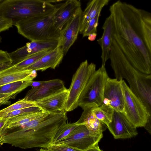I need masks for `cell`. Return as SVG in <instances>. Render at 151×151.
I'll list each match as a JSON object with an SVG mask.
<instances>
[{"label": "cell", "instance_id": "6da1fadb", "mask_svg": "<svg viewBox=\"0 0 151 151\" xmlns=\"http://www.w3.org/2000/svg\"><path fill=\"white\" fill-rule=\"evenodd\" d=\"M113 17V37L132 66L141 73L151 74V53L143 40L140 9L120 0L109 7Z\"/></svg>", "mask_w": 151, "mask_h": 151}, {"label": "cell", "instance_id": "7a4b0ae2", "mask_svg": "<svg viewBox=\"0 0 151 151\" xmlns=\"http://www.w3.org/2000/svg\"><path fill=\"white\" fill-rule=\"evenodd\" d=\"M66 112L50 113L47 118L37 126L29 128L23 125L7 129L0 137V144L5 143L21 149L34 147L47 149L52 145L58 129L67 123Z\"/></svg>", "mask_w": 151, "mask_h": 151}, {"label": "cell", "instance_id": "3957f363", "mask_svg": "<svg viewBox=\"0 0 151 151\" xmlns=\"http://www.w3.org/2000/svg\"><path fill=\"white\" fill-rule=\"evenodd\" d=\"M111 66L115 78L125 79L133 93L145 106L151 116V75L143 73L129 61L113 37L110 52Z\"/></svg>", "mask_w": 151, "mask_h": 151}, {"label": "cell", "instance_id": "277c9868", "mask_svg": "<svg viewBox=\"0 0 151 151\" xmlns=\"http://www.w3.org/2000/svg\"><path fill=\"white\" fill-rule=\"evenodd\" d=\"M54 12L13 21V25L16 27L19 34L31 41L58 40L60 32L54 25Z\"/></svg>", "mask_w": 151, "mask_h": 151}, {"label": "cell", "instance_id": "5b68a950", "mask_svg": "<svg viewBox=\"0 0 151 151\" xmlns=\"http://www.w3.org/2000/svg\"><path fill=\"white\" fill-rule=\"evenodd\" d=\"M56 7L51 0H0V15L13 21L49 14Z\"/></svg>", "mask_w": 151, "mask_h": 151}, {"label": "cell", "instance_id": "8992f818", "mask_svg": "<svg viewBox=\"0 0 151 151\" xmlns=\"http://www.w3.org/2000/svg\"><path fill=\"white\" fill-rule=\"evenodd\" d=\"M96 65L89 64L86 60L80 65L73 76L68 89V94L65 103V111H73L78 106L79 101L90 78L95 72Z\"/></svg>", "mask_w": 151, "mask_h": 151}, {"label": "cell", "instance_id": "52a82bcc", "mask_svg": "<svg viewBox=\"0 0 151 151\" xmlns=\"http://www.w3.org/2000/svg\"><path fill=\"white\" fill-rule=\"evenodd\" d=\"M109 76L105 66H101L90 78L80 98L78 106L83 109L85 106L102 104L105 85Z\"/></svg>", "mask_w": 151, "mask_h": 151}, {"label": "cell", "instance_id": "ba28073f", "mask_svg": "<svg viewBox=\"0 0 151 151\" xmlns=\"http://www.w3.org/2000/svg\"><path fill=\"white\" fill-rule=\"evenodd\" d=\"M124 100V107L122 113L136 128L144 127L149 116L140 100L131 91L123 80H120Z\"/></svg>", "mask_w": 151, "mask_h": 151}, {"label": "cell", "instance_id": "9c48e42d", "mask_svg": "<svg viewBox=\"0 0 151 151\" xmlns=\"http://www.w3.org/2000/svg\"><path fill=\"white\" fill-rule=\"evenodd\" d=\"M103 136V133L94 132L85 125L79 124L65 138L55 144H64L86 150L98 144Z\"/></svg>", "mask_w": 151, "mask_h": 151}, {"label": "cell", "instance_id": "30bf717a", "mask_svg": "<svg viewBox=\"0 0 151 151\" xmlns=\"http://www.w3.org/2000/svg\"><path fill=\"white\" fill-rule=\"evenodd\" d=\"M102 104L109 105L117 112H123L124 100L121 80L108 78L104 88Z\"/></svg>", "mask_w": 151, "mask_h": 151}, {"label": "cell", "instance_id": "8fae6325", "mask_svg": "<svg viewBox=\"0 0 151 151\" xmlns=\"http://www.w3.org/2000/svg\"><path fill=\"white\" fill-rule=\"evenodd\" d=\"M58 40L31 41L24 46L9 53L12 61L15 65L28 57L35 54L45 50H51L58 46Z\"/></svg>", "mask_w": 151, "mask_h": 151}, {"label": "cell", "instance_id": "7c38bea8", "mask_svg": "<svg viewBox=\"0 0 151 151\" xmlns=\"http://www.w3.org/2000/svg\"><path fill=\"white\" fill-rule=\"evenodd\" d=\"M107 127L115 139L130 138L138 134L137 128L122 113L114 110L111 122Z\"/></svg>", "mask_w": 151, "mask_h": 151}, {"label": "cell", "instance_id": "4fadbf2b", "mask_svg": "<svg viewBox=\"0 0 151 151\" xmlns=\"http://www.w3.org/2000/svg\"><path fill=\"white\" fill-rule=\"evenodd\" d=\"M81 9L80 1L68 0L56 7L53 15L55 28L60 32Z\"/></svg>", "mask_w": 151, "mask_h": 151}, {"label": "cell", "instance_id": "5bb4252c", "mask_svg": "<svg viewBox=\"0 0 151 151\" xmlns=\"http://www.w3.org/2000/svg\"><path fill=\"white\" fill-rule=\"evenodd\" d=\"M83 13L81 9L60 32L58 46L61 48L64 56L77 39L80 32Z\"/></svg>", "mask_w": 151, "mask_h": 151}, {"label": "cell", "instance_id": "9a60e30c", "mask_svg": "<svg viewBox=\"0 0 151 151\" xmlns=\"http://www.w3.org/2000/svg\"><path fill=\"white\" fill-rule=\"evenodd\" d=\"M66 89L63 82L61 79H55L45 81L40 86L32 88L24 99L27 101L34 102Z\"/></svg>", "mask_w": 151, "mask_h": 151}, {"label": "cell", "instance_id": "2e32d148", "mask_svg": "<svg viewBox=\"0 0 151 151\" xmlns=\"http://www.w3.org/2000/svg\"><path fill=\"white\" fill-rule=\"evenodd\" d=\"M37 76L36 70L20 68L12 64L0 70V87L16 81H32Z\"/></svg>", "mask_w": 151, "mask_h": 151}, {"label": "cell", "instance_id": "e0dca14e", "mask_svg": "<svg viewBox=\"0 0 151 151\" xmlns=\"http://www.w3.org/2000/svg\"><path fill=\"white\" fill-rule=\"evenodd\" d=\"M68 94L67 88L33 102L42 111L49 113L65 110V103Z\"/></svg>", "mask_w": 151, "mask_h": 151}, {"label": "cell", "instance_id": "ac0fdd59", "mask_svg": "<svg viewBox=\"0 0 151 151\" xmlns=\"http://www.w3.org/2000/svg\"><path fill=\"white\" fill-rule=\"evenodd\" d=\"M114 26L113 18L112 15L110 14L106 19L102 27L103 30L102 36L97 40L102 50L101 56L102 66H105L106 61L109 58Z\"/></svg>", "mask_w": 151, "mask_h": 151}, {"label": "cell", "instance_id": "d6986e66", "mask_svg": "<svg viewBox=\"0 0 151 151\" xmlns=\"http://www.w3.org/2000/svg\"><path fill=\"white\" fill-rule=\"evenodd\" d=\"M64 55L61 48L58 46L26 69L44 71L50 68L54 69L61 62Z\"/></svg>", "mask_w": 151, "mask_h": 151}, {"label": "cell", "instance_id": "ffe728a7", "mask_svg": "<svg viewBox=\"0 0 151 151\" xmlns=\"http://www.w3.org/2000/svg\"><path fill=\"white\" fill-rule=\"evenodd\" d=\"M95 105L85 106L79 119L76 122L78 124H84L90 130L96 133H103L106 129V125L97 119L94 115L92 109Z\"/></svg>", "mask_w": 151, "mask_h": 151}, {"label": "cell", "instance_id": "44dd1931", "mask_svg": "<svg viewBox=\"0 0 151 151\" xmlns=\"http://www.w3.org/2000/svg\"><path fill=\"white\" fill-rule=\"evenodd\" d=\"M109 0H93L89 2L83 12L79 33L82 34L89 22L102 8L107 5Z\"/></svg>", "mask_w": 151, "mask_h": 151}, {"label": "cell", "instance_id": "7402d4cb", "mask_svg": "<svg viewBox=\"0 0 151 151\" xmlns=\"http://www.w3.org/2000/svg\"><path fill=\"white\" fill-rule=\"evenodd\" d=\"M142 37L144 42L151 53V14L140 9Z\"/></svg>", "mask_w": 151, "mask_h": 151}, {"label": "cell", "instance_id": "603a6c76", "mask_svg": "<svg viewBox=\"0 0 151 151\" xmlns=\"http://www.w3.org/2000/svg\"><path fill=\"white\" fill-rule=\"evenodd\" d=\"M45 112L42 111L23 114L7 118L6 130L12 129L20 127L40 116Z\"/></svg>", "mask_w": 151, "mask_h": 151}, {"label": "cell", "instance_id": "cb8c5ba5", "mask_svg": "<svg viewBox=\"0 0 151 151\" xmlns=\"http://www.w3.org/2000/svg\"><path fill=\"white\" fill-rule=\"evenodd\" d=\"M114 110L110 106L102 104L99 106H94L92 112L97 119L107 126L111 122Z\"/></svg>", "mask_w": 151, "mask_h": 151}, {"label": "cell", "instance_id": "d4e9b609", "mask_svg": "<svg viewBox=\"0 0 151 151\" xmlns=\"http://www.w3.org/2000/svg\"><path fill=\"white\" fill-rule=\"evenodd\" d=\"M32 81H19L13 82L0 87V94H18L29 86Z\"/></svg>", "mask_w": 151, "mask_h": 151}, {"label": "cell", "instance_id": "484cf974", "mask_svg": "<svg viewBox=\"0 0 151 151\" xmlns=\"http://www.w3.org/2000/svg\"><path fill=\"white\" fill-rule=\"evenodd\" d=\"M78 125L75 122L67 123L62 126L56 133L53 140L52 145H55L65 138Z\"/></svg>", "mask_w": 151, "mask_h": 151}, {"label": "cell", "instance_id": "4316f807", "mask_svg": "<svg viewBox=\"0 0 151 151\" xmlns=\"http://www.w3.org/2000/svg\"><path fill=\"white\" fill-rule=\"evenodd\" d=\"M35 106H36L33 102L27 101L23 99L0 110V119L3 118L6 114L12 111Z\"/></svg>", "mask_w": 151, "mask_h": 151}, {"label": "cell", "instance_id": "83f0119b", "mask_svg": "<svg viewBox=\"0 0 151 151\" xmlns=\"http://www.w3.org/2000/svg\"><path fill=\"white\" fill-rule=\"evenodd\" d=\"M51 50L44 51L32 55L15 65L18 68L26 69L35 63Z\"/></svg>", "mask_w": 151, "mask_h": 151}, {"label": "cell", "instance_id": "f1b7e54d", "mask_svg": "<svg viewBox=\"0 0 151 151\" xmlns=\"http://www.w3.org/2000/svg\"><path fill=\"white\" fill-rule=\"evenodd\" d=\"M101 12V11L98 12L95 17L89 22L82 34L83 37L88 36L92 33H97V28Z\"/></svg>", "mask_w": 151, "mask_h": 151}, {"label": "cell", "instance_id": "f546056e", "mask_svg": "<svg viewBox=\"0 0 151 151\" xmlns=\"http://www.w3.org/2000/svg\"><path fill=\"white\" fill-rule=\"evenodd\" d=\"M42 111L37 106L31 107L12 111L6 114L3 118H7L23 114Z\"/></svg>", "mask_w": 151, "mask_h": 151}, {"label": "cell", "instance_id": "4dcf8cb0", "mask_svg": "<svg viewBox=\"0 0 151 151\" xmlns=\"http://www.w3.org/2000/svg\"><path fill=\"white\" fill-rule=\"evenodd\" d=\"M47 149L52 151H86L64 144L52 145Z\"/></svg>", "mask_w": 151, "mask_h": 151}, {"label": "cell", "instance_id": "1f68e13d", "mask_svg": "<svg viewBox=\"0 0 151 151\" xmlns=\"http://www.w3.org/2000/svg\"><path fill=\"white\" fill-rule=\"evenodd\" d=\"M13 20L0 15V33L12 27Z\"/></svg>", "mask_w": 151, "mask_h": 151}, {"label": "cell", "instance_id": "d6a6232c", "mask_svg": "<svg viewBox=\"0 0 151 151\" xmlns=\"http://www.w3.org/2000/svg\"><path fill=\"white\" fill-rule=\"evenodd\" d=\"M17 95L15 94H0V106L10 104L9 100L14 98Z\"/></svg>", "mask_w": 151, "mask_h": 151}, {"label": "cell", "instance_id": "836d02e7", "mask_svg": "<svg viewBox=\"0 0 151 151\" xmlns=\"http://www.w3.org/2000/svg\"><path fill=\"white\" fill-rule=\"evenodd\" d=\"M8 62L12 63L9 56V53L6 51L0 49V64Z\"/></svg>", "mask_w": 151, "mask_h": 151}, {"label": "cell", "instance_id": "e575fe53", "mask_svg": "<svg viewBox=\"0 0 151 151\" xmlns=\"http://www.w3.org/2000/svg\"><path fill=\"white\" fill-rule=\"evenodd\" d=\"M7 119H0V137L5 132L6 130Z\"/></svg>", "mask_w": 151, "mask_h": 151}, {"label": "cell", "instance_id": "d590c367", "mask_svg": "<svg viewBox=\"0 0 151 151\" xmlns=\"http://www.w3.org/2000/svg\"><path fill=\"white\" fill-rule=\"evenodd\" d=\"M151 116H149L147 121L144 127L150 134H151Z\"/></svg>", "mask_w": 151, "mask_h": 151}, {"label": "cell", "instance_id": "8d00e7d4", "mask_svg": "<svg viewBox=\"0 0 151 151\" xmlns=\"http://www.w3.org/2000/svg\"><path fill=\"white\" fill-rule=\"evenodd\" d=\"M45 81H33L31 82L30 86H32V88L40 86Z\"/></svg>", "mask_w": 151, "mask_h": 151}, {"label": "cell", "instance_id": "74e56055", "mask_svg": "<svg viewBox=\"0 0 151 151\" xmlns=\"http://www.w3.org/2000/svg\"><path fill=\"white\" fill-rule=\"evenodd\" d=\"M12 65V62H8L0 64V70L9 67Z\"/></svg>", "mask_w": 151, "mask_h": 151}, {"label": "cell", "instance_id": "f35d334b", "mask_svg": "<svg viewBox=\"0 0 151 151\" xmlns=\"http://www.w3.org/2000/svg\"><path fill=\"white\" fill-rule=\"evenodd\" d=\"M86 151H103L99 148L98 144L86 150Z\"/></svg>", "mask_w": 151, "mask_h": 151}, {"label": "cell", "instance_id": "ab89813d", "mask_svg": "<svg viewBox=\"0 0 151 151\" xmlns=\"http://www.w3.org/2000/svg\"><path fill=\"white\" fill-rule=\"evenodd\" d=\"M97 35V33H93L90 34L88 36V39L90 41L95 40Z\"/></svg>", "mask_w": 151, "mask_h": 151}, {"label": "cell", "instance_id": "60d3db41", "mask_svg": "<svg viewBox=\"0 0 151 151\" xmlns=\"http://www.w3.org/2000/svg\"><path fill=\"white\" fill-rule=\"evenodd\" d=\"M39 151H52L50 150H48V149H47L41 148V149H40Z\"/></svg>", "mask_w": 151, "mask_h": 151}, {"label": "cell", "instance_id": "b9f144b4", "mask_svg": "<svg viewBox=\"0 0 151 151\" xmlns=\"http://www.w3.org/2000/svg\"><path fill=\"white\" fill-rule=\"evenodd\" d=\"M2 40V38L0 36V43H1V42Z\"/></svg>", "mask_w": 151, "mask_h": 151}, {"label": "cell", "instance_id": "7bdbcfd3", "mask_svg": "<svg viewBox=\"0 0 151 151\" xmlns=\"http://www.w3.org/2000/svg\"></svg>", "mask_w": 151, "mask_h": 151}]
</instances>
